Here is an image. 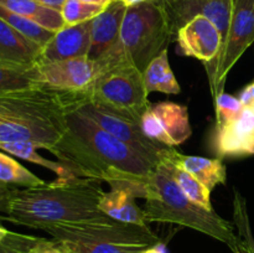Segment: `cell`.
Returning a JSON list of instances; mask_svg holds the SVG:
<instances>
[{"label": "cell", "mask_w": 254, "mask_h": 253, "mask_svg": "<svg viewBox=\"0 0 254 253\" xmlns=\"http://www.w3.org/2000/svg\"><path fill=\"white\" fill-rule=\"evenodd\" d=\"M51 154L78 176L106 181L111 188L130 189L143 198L155 166L73 108L67 113V129Z\"/></svg>", "instance_id": "1"}, {"label": "cell", "mask_w": 254, "mask_h": 253, "mask_svg": "<svg viewBox=\"0 0 254 253\" xmlns=\"http://www.w3.org/2000/svg\"><path fill=\"white\" fill-rule=\"evenodd\" d=\"M101 183L72 176L34 188H15L9 211L0 218L42 231L54 226L109 222L113 218L99 208L104 195Z\"/></svg>", "instance_id": "2"}, {"label": "cell", "mask_w": 254, "mask_h": 253, "mask_svg": "<svg viewBox=\"0 0 254 253\" xmlns=\"http://www.w3.org/2000/svg\"><path fill=\"white\" fill-rule=\"evenodd\" d=\"M72 93L40 86L0 96V143L26 141L52 153L67 129Z\"/></svg>", "instance_id": "3"}, {"label": "cell", "mask_w": 254, "mask_h": 253, "mask_svg": "<svg viewBox=\"0 0 254 253\" xmlns=\"http://www.w3.org/2000/svg\"><path fill=\"white\" fill-rule=\"evenodd\" d=\"M144 198L143 208L149 223H175L192 228L226 243L233 253L237 252L238 237L232 223L213 210H206L191 201L181 191L163 161L154 166L146 183Z\"/></svg>", "instance_id": "4"}, {"label": "cell", "mask_w": 254, "mask_h": 253, "mask_svg": "<svg viewBox=\"0 0 254 253\" xmlns=\"http://www.w3.org/2000/svg\"><path fill=\"white\" fill-rule=\"evenodd\" d=\"M171 41L174 35L163 6L146 0L128 6L118 44L99 60L109 68L128 62L143 72Z\"/></svg>", "instance_id": "5"}, {"label": "cell", "mask_w": 254, "mask_h": 253, "mask_svg": "<svg viewBox=\"0 0 254 253\" xmlns=\"http://www.w3.org/2000/svg\"><path fill=\"white\" fill-rule=\"evenodd\" d=\"M73 253H141L163 245L150 230L112 220L103 223L54 226L46 230Z\"/></svg>", "instance_id": "6"}, {"label": "cell", "mask_w": 254, "mask_h": 253, "mask_svg": "<svg viewBox=\"0 0 254 253\" xmlns=\"http://www.w3.org/2000/svg\"><path fill=\"white\" fill-rule=\"evenodd\" d=\"M83 94L91 103L139 124L150 106L143 72L128 62L102 73Z\"/></svg>", "instance_id": "7"}, {"label": "cell", "mask_w": 254, "mask_h": 253, "mask_svg": "<svg viewBox=\"0 0 254 253\" xmlns=\"http://www.w3.org/2000/svg\"><path fill=\"white\" fill-rule=\"evenodd\" d=\"M254 42V0H233L230 30L222 51L211 66L206 67L213 99L225 91L232 67Z\"/></svg>", "instance_id": "8"}, {"label": "cell", "mask_w": 254, "mask_h": 253, "mask_svg": "<svg viewBox=\"0 0 254 253\" xmlns=\"http://www.w3.org/2000/svg\"><path fill=\"white\" fill-rule=\"evenodd\" d=\"M69 108L76 109L83 116L88 117L104 130L118 138L119 140L126 143L130 148H133L136 153L144 156L153 165L160 163L161 156H163L166 146L161 145L160 143H156L153 139L149 138L144 133L139 123L129 121L124 117L112 113L107 109L91 103L84 98L83 92H74Z\"/></svg>", "instance_id": "9"}, {"label": "cell", "mask_w": 254, "mask_h": 253, "mask_svg": "<svg viewBox=\"0 0 254 253\" xmlns=\"http://www.w3.org/2000/svg\"><path fill=\"white\" fill-rule=\"evenodd\" d=\"M37 68L45 87L64 92L87 91L102 73L109 69L102 60L89 57L39 61Z\"/></svg>", "instance_id": "10"}, {"label": "cell", "mask_w": 254, "mask_h": 253, "mask_svg": "<svg viewBox=\"0 0 254 253\" xmlns=\"http://www.w3.org/2000/svg\"><path fill=\"white\" fill-rule=\"evenodd\" d=\"M140 126L149 138L171 148L181 145L192 134L188 107L170 101L150 103Z\"/></svg>", "instance_id": "11"}, {"label": "cell", "mask_w": 254, "mask_h": 253, "mask_svg": "<svg viewBox=\"0 0 254 253\" xmlns=\"http://www.w3.org/2000/svg\"><path fill=\"white\" fill-rule=\"evenodd\" d=\"M210 146L217 158L254 155V101L243 104L237 116L221 126H213Z\"/></svg>", "instance_id": "12"}, {"label": "cell", "mask_w": 254, "mask_h": 253, "mask_svg": "<svg viewBox=\"0 0 254 253\" xmlns=\"http://www.w3.org/2000/svg\"><path fill=\"white\" fill-rule=\"evenodd\" d=\"M158 4L165 11L174 37L186 22L196 16H203L217 27L225 44L232 17L233 0H165Z\"/></svg>", "instance_id": "13"}, {"label": "cell", "mask_w": 254, "mask_h": 253, "mask_svg": "<svg viewBox=\"0 0 254 253\" xmlns=\"http://www.w3.org/2000/svg\"><path fill=\"white\" fill-rule=\"evenodd\" d=\"M174 41L178 42V51L183 56L193 57L206 67L211 66L223 47V40L217 27L211 20L196 16L186 22L178 32Z\"/></svg>", "instance_id": "14"}, {"label": "cell", "mask_w": 254, "mask_h": 253, "mask_svg": "<svg viewBox=\"0 0 254 253\" xmlns=\"http://www.w3.org/2000/svg\"><path fill=\"white\" fill-rule=\"evenodd\" d=\"M127 9L128 5L123 0H112L101 14L91 20L89 59L99 60L116 47Z\"/></svg>", "instance_id": "15"}, {"label": "cell", "mask_w": 254, "mask_h": 253, "mask_svg": "<svg viewBox=\"0 0 254 253\" xmlns=\"http://www.w3.org/2000/svg\"><path fill=\"white\" fill-rule=\"evenodd\" d=\"M91 47V20L76 25H66L55 32L54 37L42 47L39 61L88 57Z\"/></svg>", "instance_id": "16"}, {"label": "cell", "mask_w": 254, "mask_h": 253, "mask_svg": "<svg viewBox=\"0 0 254 253\" xmlns=\"http://www.w3.org/2000/svg\"><path fill=\"white\" fill-rule=\"evenodd\" d=\"M161 160L183 168L211 191L220 184H225L227 179V169L223 163V159L220 158L211 159L203 156L185 155L179 153L175 148L166 146Z\"/></svg>", "instance_id": "17"}, {"label": "cell", "mask_w": 254, "mask_h": 253, "mask_svg": "<svg viewBox=\"0 0 254 253\" xmlns=\"http://www.w3.org/2000/svg\"><path fill=\"white\" fill-rule=\"evenodd\" d=\"M42 46L20 34L0 17V62L21 66L37 64Z\"/></svg>", "instance_id": "18"}, {"label": "cell", "mask_w": 254, "mask_h": 253, "mask_svg": "<svg viewBox=\"0 0 254 253\" xmlns=\"http://www.w3.org/2000/svg\"><path fill=\"white\" fill-rule=\"evenodd\" d=\"M136 195L130 189L111 188L104 192L99 201V208L113 220L124 223H131L141 227H149L144 208L138 206Z\"/></svg>", "instance_id": "19"}, {"label": "cell", "mask_w": 254, "mask_h": 253, "mask_svg": "<svg viewBox=\"0 0 254 253\" xmlns=\"http://www.w3.org/2000/svg\"><path fill=\"white\" fill-rule=\"evenodd\" d=\"M144 84L148 94L161 92L166 94H179L181 87L174 74L169 62L168 49L164 50L143 71Z\"/></svg>", "instance_id": "20"}, {"label": "cell", "mask_w": 254, "mask_h": 253, "mask_svg": "<svg viewBox=\"0 0 254 253\" xmlns=\"http://www.w3.org/2000/svg\"><path fill=\"white\" fill-rule=\"evenodd\" d=\"M0 5L51 31L56 32L66 26L61 11L45 6L36 0H0Z\"/></svg>", "instance_id": "21"}, {"label": "cell", "mask_w": 254, "mask_h": 253, "mask_svg": "<svg viewBox=\"0 0 254 253\" xmlns=\"http://www.w3.org/2000/svg\"><path fill=\"white\" fill-rule=\"evenodd\" d=\"M44 86L37 64L21 66L0 62V96Z\"/></svg>", "instance_id": "22"}, {"label": "cell", "mask_w": 254, "mask_h": 253, "mask_svg": "<svg viewBox=\"0 0 254 253\" xmlns=\"http://www.w3.org/2000/svg\"><path fill=\"white\" fill-rule=\"evenodd\" d=\"M39 146L32 143H26V141H9V143H0V150L10 154L12 156H17L20 159L30 161V163L37 164L39 166L46 168L49 170L54 171L59 178L67 179L72 176H78L76 171L71 166L61 163V161H54L50 159L44 158L37 153Z\"/></svg>", "instance_id": "23"}, {"label": "cell", "mask_w": 254, "mask_h": 253, "mask_svg": "<svg viewBox=\"0 0 254 253\" xmlns=\"http://www.w3.org/2000/svg\"><path fill=\"white\" fill-rule=\"evenodd\" d=\"M161 161L168 165L174 180L176 181V184L180 186L181 191H183L191 201H193V202L200 205L201 207L206 208V210H213L212 205H211L210 189H207L205 185H202L197 179L193 178L191 174H189L188 171L184 170L180 166L174 165V164L168 163V161Z\"/></svg>", "instance_id": "24"}, {"label": "cell", "mask_w": 254, "mask_h": 253, "mask_svg": "<svg viewBox=\"0 0 254 253\" xmlns=\"http://www.w3.org/2000/svg\"><path fill=\"white\" fill-rule=\"evenodd\" d=\"M0 181L7 185H20L24 188H34L46 184V181L31 173L5 151H0Z\"/></svg>", "instance_id": "25"}, {"label": "cell", "mask_w": 254, "mask_h": 253, "mask_svg": "<svg viewBox=\"0 0 254 253\" xmlns=\"http://www.w3.org/2000/svg\"><path fill=\"white\" fill-rule=\"evenodd\" d=\"M0 17L2 20H5L9 25H11L20 34H22L25 37L30 39L31 41L36 42V44H39L42 47L55 35V31H51V30L39 25L37 22L32 21V20L22 16V15L16 14V12L6 9V7L1 6V5H0Z\"/></svg>", "instance_id": "26"}, {"label": "cell", "mask_w": 254, "mask_h": 253, "mask_svg": "<svg viewBox=\"0 0 254 253\" xmlns=\"http://www.w3.org/2000/svg\"><path fill=\"white\" fill-rule=\"evenodd\" d=\"M233 217L238 237V247L236 253H254V238L251 230L247 205L245 197L236 189L233 196Z\"/></svg>", "instance_id": "27"}, {"label": "cell", "mask_w": 254, "mask_h": 253, "mask_svg": "<svg viewBox=\"0 0 254 253\" xmlns=\"http://www.w3.org/2000/svg\"><path fill=\"white\" fill-rule=\"evenodd\" d=\"M104 7L106 6L91 4L82 0H66L61 9V14L64 24L76 25L94 19L97 15L103 11Z\"/></svg>", "instance_id": "28"}, {"label": "cell", "mask_w": 254, "mask_h": 253, "mask_svg": "<svg viewBox=\"0 0 254 253\" xmlns=\"http://www.w3.org/2000/svg\"><path fill=\"white\" fill-rule=\"evenodd\" d=\"M215 111H216V123L215 126H221L225 123L235 118L243 108L242 102L236 96L226 93L225 91L221 92L215 99Z\"/></svg>", "instance_id": "29"}, {"label": "cell", "mask_w": 254, "mask_h": 253, "mask_svg": "<svg viewBox=\"0 0 254 253\" xmlns=\"http://www.w3.org/2000/svg\"><path fill=\"white\" fill-rule=\"evenodd\" d=\"M39 237L20 235L10 231L6 237L0 242V253H30L32 246Z\"/></svg>", "instance_id": "30"}, {"label": "cell", "mask_w": 254, "mask_h": 253, "mask_svg": "<svg viewBox=\"0 0 254 253\" xmlns=\"http://www.w3.org/2000/svg\"><path fill=\"white\" fill-rule=\"evenodd\" d=\"M30 253H73L64 243L59 240H45V238H39Z\"/></svg>", "instance_id": "31"}, {"label": "cell", "mask_w": 254, "mask_h": 253, "mask_svg": "<svg viewBox=\"0 0 254 253\" xmlns=\"http://www.w3.org/2000/svg\"><path fill=\"white\" fill-rule=\"evenodd\" d=\"M15 188H10V185L0 181V212L6 215L9 211L10 200L12 197Z\"/></svg>", "instance_id": "32"}, {"label": "cell", "mask_w": 254, "mask_h": 253, "mask_svg": "<svg viewBox=\"0 0 254 253\" xmlns=\"http://www.w3.org/2000/svg\"><path fill=\"white\" fill-rule=\"evenodd\" d=\"M237 97L240 98V101L242 102V104H248L251 103V102H253L254 101V81L251 82L250 84H247V86L240 92V94H238Z\"/></svg>", "instance_id": "33"}, {"label": "cell", "mask_w": 254, "mask_h": 253, "mask_svg": "<svg viewBox=\"0 0 254 253\" xmlns=\"http://www.w3.org/2000/svg\"><path fill=\"white\" fill-rule=\"evenodd\" d=\"M36 1L41 2L42 5H45V6H49L51 7V9L61 11L62 6H64V4L66 2V0H36Z\"/></svg>", "instance_id": "34"}, {"label": "cell", "mask_w": 254, "mask_h": 253, "mask_svg": "<svg viewBox=\"0 0 254 253\" xmlns=\"http://www.w3.org/2000/svg\"><path fill=\"white\" fill-rule=\"evenodd\" d=\"M82 1L86 2H91V4H97V5H102V6H107L112 0H82Z\"/></svg>", "instance_id": "35"}, {"label": "cell", "mask_w": 254, "mask_h": 253, "mask_svg": "<svg viewBox=\"0 0 254 253\" xmlns=\"http://www.w3.org/2000/svg\"><path fill=\"white\" fill-rule=\"evenodd\" d=\"M163 246L164 245H159V246H156V247L150 248V250H148V251H144V252H141V253H163V251H161Z\"/></svg>", "instance_id": "36"}, {"label": "cell", "mask_w": 254, "mask_h": 253, "mask_svg": "<svg viewBox=\"0 0 254 253\" xmlns=\"http://www.w3.org/2000/svg\"><path fill=\"white\" fill-rule=\"evenodd\" d=\"M10 231L9 230H6V228L5 227H2L1 225H0V242H1L2 240H4L5 237H6L7 236V233H9Z\"/></svg>", "instance_id": "37"}, {"label": "cell", "mask_w": 254, "mask_h": 253, "mask_svg": "<svg viewBox=\"0 0 254 253\" xmlns=\"http://www.w3.org/2000/svg\"><path fill=\"white\" fill-rule=\"evenodd\" d=\"M124 2H126L128 6H130V5H135V4H139V2H143V1H146V0H123Z\"/></svg>", "instance_id": "38"}, {"label": "cell", "mask_w": 254, "mask_h": 253, "mask_svg": "<svg viewBox=\"0 0 254 253\" xmlns=\"http://www.w3.org/2000/svg\"><path fill=\"white\" fill-rule=\"evenodd\" d=\"M151 1H154V2H163V1H165V0H151Z\"/></svg>", "instance_id": "39"}]
</instances>
